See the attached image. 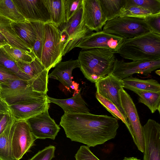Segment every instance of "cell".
Listing matches in <instances>:
<instances>
[{
	"instance_id": "cell-26",
	"label": "cell",
	"mask_w": 160,
	"mask_h": 160,
	"mask_svg": "<svg viewBox=\"0 0 160 160\" xmlns=\"http://www.w3.org/2000/svg\"><path fill=\"white\" fill-rule=\"evenodd\" d=\"M14 122L0 134V160H15L11 147L12 125Z\"/></svg>"
},
{
	"instance_id": "cell-42",
	"label": "cell",
	"mask_w": 160,
	"mask_h": 160,
	"mask_svg": "<svg viewBox=\"0 0 160 160\" xmlns=\"http://www.w3.org/2000/svg\"><path fill=\"white\" fill-rule=\"evenodd\" d=\"M9 112L8 105L0 97V114H4Z\"/></svg>"
},
{
	"instance_id": "cell-15",
	"label": "cell",
	"mask_w": 160,
	"mask_h": 160,
	"mask_svg": "<svg viewBox=\"0 0 160 160\" xmlns=\"http://www.w3.org/2000/svg\"><path fill=\"white\" fill-rule=\"evenodd\" d=\"M95 83L96 93L110 101L126 116L121 103L119 93L120 90L123 88L122 80L110 73Z\"/></svg>"
},
{
	"instance_id": "cell-17",
	"label": "cell",
	"mask_w": 160,
	"mask_h": 160,
	"mask_svg": "<svg viewBox=\"0 0 160 160\" xmlns=\"http://www.w3.org/2000/svg\"><path fill=\"white\" fill-rule=\"evenodd\" d=\"M48 97L38 101L19 102L8 105L10 111L15 120H26L49 108L50 102Z\"/></svg>"
},
{
	"instance_id": "cell-10",
	"label": "cell",
	"mask_w": 160,
	"mask_h": 160,
	"mask_svg": "<svg viewBox=\"0 0 160 160\" xmlns=\"http://www.w3.org/2000/svg\"><path fill=\"white\" fill-rule=\"evenodd\" d=\"M124 38L103 31L92 33L85 37L76 47L85 50L95 48L108 50L117 53L121 48Z\"/></svg>"
},
{
	"instance_id": "cell-12",
	"label": "cell",
	"mask_w": 160,
	"mask_h": 160,
	"mask_svg": "<svg viewBox=\"0 0 160 160\" xmlns=\"http://www.w3.org/2000/svg\"><path fill=\"white\" fill-rule=\"evenodd\" d=\"M48 109L25 120L36 139L50 138L54 140L60 131L59 125L50 117Z\"/></svg>"
},
{
	"instance_id": "cell-40",
	"label": "cell",
	"mask_w": 160,
	"mask_h": 160,
	"mask_svg": "<svg viewBox=\"0 0 160 160\" xmlns=\"http://www.w3.org/2000/svg\"><path fill=\"white\" fill-rule=\"evenodd\" d=\"M16 79H22L14 73L0 65V84L6 83Z\"/></svg>"
},
{
	"instance_id": "cell-39",
	"label": "cell",
	"mask_w": 160,
	"mask_h": 160,
	"mask_svg": "<svg viewBox=\"0 0 160 160\" xmlns=\"http://www.w3.org/2000/svg\"><path fill=\"white\" fill-rule=\"evenodd\" d=\"M152 32L160 34V13L152 14L144 19Z\"/></svg>"
},
{
	"instance_id": "cell-35",
	"label": "cell",
	"mask_w": 160,
	"mask_h": 160,
	"mask_svg": "<svg viewBox=\"0 0 160 160\" xmlns=\"http://www.w3.org/2000/svg\"><path fill=\"white\" fill-rule=\"evenodd\" d=\"M66 22H68L82 6V0H64Z\"/></svg>"
},
{
	"instance_id": "cell-30",
	"label": "cell",
	"mask_w": 160,
	"mask_h": 160,
	"mask_svg": "<svg viewBox=\"0 0 160 160\" xmlns=\"http://www.w3.org/2000/svg\"><path fill=\"white\" fill-rule=\"evenodd\" d=\"M36 33V39L32 48L36 58L40 62L45 41L44 23L39 22H30Z\"/></svg>"
},
{
	"instance_id": "cell-45",
	"label": "cell",
	"mask_w": 160,
	"mask_h": 160,
	"mask_svg": "<svg viewBox=\"0 0 160 160\" xmlns=\"http://www.w3.org/2000/svg\"><path fill=\"white\" fill-rule=\"evenodd\" d=\"M160 70H156V71H155V72H156V73L159 76L160 75Z\"/></svg>"
},
{
	"instance_id": "cell-23",
	"label": "cell",
	"mask_w": 160,
	"mask_h": 160,
	"mask_svg": "<svg viewBox=\"0 0 160 160\" xmlns=\"http://www.w3.org/2000/svg\"><path fill=\"white\" fill-rule=\"evenodd\" d=\"M11 27L18 37L29 48L32 49L36 39V33L30 22L11 21Z\"/></svg>"
},
{
	"instance_id": "cell-43",
	"label": "cell",
	"mask_w": 160,
	"mask_h": 160,
	"mask_svg": "<svg viewBox=\"0 0 160 160\" xmlns=\"http://www.w3.org/2000/svg\"><path fill=\"white\" fill-rule=\"evenodd\" d=\"M7 44H9L7 40L3 34L0 32V48Z\"/></svg>"
},
{
	"instance_id": "cell-2",
	"label": "cell",
	"mask_w": 160,
	"mask_h": 160,
	"mask_svg": "<svg viewBox=\"0 0 160 160\" xmlns=\"http://www.w3.org/2000/svg\"><path fill=\"white\" fill-rule=\"evenodd\" d=\"M123 58L135 61L160 60V34L151 31L124 39L117 53Z\"/></svg>"
},
{
	"instance_id": "cell-13",
	"label": "cell",
	"mask_w": 160,
	"mask_h": 160,
	"mask_svg": "<svg viewBox=\"0 0 160 160\" xmlns=\"http://www.w3.org/2000/svg\"><path fill=\"white\" fill-rule=\"evenodd\" d=\"M21 70L31 79L28 82L33 91L47 94L48 91V71L36 58L30 63L16 62Z\"/></svg>"
},
{
	"instance_id": "cell-24",
	"label": "cell",
	"mask_w": 160,
	"mask_h": 160,
	"mask_svg": "<svg viewBox=\"0 0 160 160\" xmlns=\"http://www.w3.org/2000/svg\"><path fill=\"white\" fill-rule=\"evenodd\" d=\"M49 12L51 23L57 28L66 22L64 0H44Z\"/></svg>"
},
{
	"instance_id": "cell-28",
	"label": "cell",
	"mask_w": 160,
	"mask_h": 160,
	"mask_svg": "<svg viewBox=\"0 0 160 160\" xmlns=\"http://www.w3.org/2000/svg\"><path fill=\"white\" fill-rule=\"evenodd\" d=\"M0 48L9 58L16 62L30 63L36 58L33 54L13 47L9 44L4 45Z\"/></svg>"
},
{
	"instance_id": "cell-33",
	"label": "cell",
	"mask_w": 160,
	"mask_h": 160,
	"mask_svg": "<svg viewBox=\"0 0 160 160\" xmlns=\"http://www.w3.org/2000/svg\"><path fill=\"white\" fill-rule=\"evenodd\" d=\"M130 6L141 7L153 14L160 13V0H125L124 8Z\"/></svg>"
},
{
	"instance_id": "cell-14",
	"label": "cell",
	"mask_w": 160,
	"mask_h": 160,
	"mask_svg": "<svg viewBox=\"0 0 160 160\" xmlns=\"http://www.w3.org/2000/svg\"><path fill=\"white\" fill-rule=\"evenodd\" d=\"M18 10L30 22L51 23L50 15L44 0H12Z\"/></svg>"
},
{
	"instance_id": "cell-16",
	"label": "cell",
	"mask_w": 160,
	"mask_h": 160,
	"mask_svg": "<svg viewBox=\"0 0 160 160\" xmlns=\"http://www.w3.org/2000/svg\"><path fill=\"white\" fill-rule=\"evenodd\" d=\"M82 19L91 31H102L107 21L102 9L99 0H82Z\"/></svg>"
},
{
	"instance_id": "cell-46",
	"label": "cell",
	"mask_w": 160,
	"mask_h": 160,
	"mask_svg": "<svg viewBox=\"0 0 160 160\" xmlns=\"http://www.w3.org/2000/svg\"><path fill=\"white\" fill-rule=\"evenodd\" d=\"M4 114H0V121L2 119Z\"/></svg>"
},
{
	"instance_id": "cell-8",
	"label": "cell",
	"mask_w": 160,
	"mask_h": 160,
	"mask_svg": "<svg viewBox=\"0 0 160 160\" xmlns=\"http://www.w3.org/2000/svg\"><path fill=\"white\" fill-rule=\"evenodd\" d=\"M36 138L25 120H15L12 125L11 147L15 160H19L33 145Z\"/></svg>"
},
{
	"instance_id": "cell-32",
	"label": "cell",
	"mask_w": 160,
	"mask_h": 160,
	"mask_svg": "<svg viewBox=\"0 0 160 160\" xmlns=\"http://www.w3.org/2000/svg\"><path fill=\"white\" fill-rule=\"evenodd\" d=\"M96 97L101 104L118 120H120L125 125L131 133L130 128L127 118L112 102L96 92Z\"/></svg>"
},
{
	"instance_id": "cell-3",
	"label": "cell",
	"mask_w": 160,
	"mask_h": 160,
	"mask_svg": "<svg viewBox=\"0 0 160 160\" xmlns=\"http://www.w3.org/2000/svg\"><path fill=\"white\" fill-rule=\"evenodd\" d=\"M115 59L113 52L101 48L81 51L78 59L85 77L93 83L111 72Z\"/></svg>"
},
{
	"instance_id": "cell-37",
	"label": "cell",
	"mask_w": 160,
	"mask_h": 160,
	"mask_svg": "<svg viewBox=\"0 0 160 160\" xmlns=\"http://www.w3.org/2000/svg\"><path fill=\"white\" fill-rule=\"evenodd\" d=\"M55 147L49 145L38 151L28 160H51L55 157Z\"/></svg>"
},
{
	"instance_id": "cell-44",
	"label": "cell",
	"mask_w": 160,
	"mask_h": 160,
	"mask_svg": "<svg viewBox=\"0 0 160 160\" xmlns=\"http://www.w3.org/2000/svg\"><path fill=\"white\" fill-rule=\"evenodd\" d=\"M122 160H141L137 158L134 157H125Z\"/></svg>"
},
{
	"instance_id": "cell-41",
	"label": "cell",
	"mask_w": 160,
	"mask_h": 160,
	"mask_svg": "<svg viewBox=\"0 0 160 160\" xmlns=\"http://www.w3.org/2000/svg\"><path fill=\"white\" fill-rule=\"evenodd\" d=\"M15 120L10 111L4 114L0 121V134Z\"/></svg>"
},
{
	"instance_id": "cell-31",
	"label": "cell",
	"mask_w": 160,
	"mask_h": 160,
	"mask_svg": "<svg viewBox=\"0 0 160 160\" xmlns=\"http://www.w3.org/2000/svg\"><path fill=\"white\" fill-rule=\"evenodd\" d=\"M0 65L12 72L20 79L29 81L30 78L23 72L16 62L9 58L0 48Z\"/></svg>"
},
{
	"instance_id": "cell-47",
	"label": "cell",
	"mask_w": 160,
	"mask_h": 160,
	"mask_svg": "<svg viewBox=\"0 0 160 160\" xmlns=\"http://www.w3.org/2000/svg\"><path fill=\"white\" fill-rule=\"evenodd\" d=\"M1 90V88L0 84V92Z\"/></svg>"
},
{
	"instance_id": "cell-36",
	"label": "cell",
	"mask_w": 160,
	"mask_h": 160,
	"mask_svg": "<svg viewBox=\"0 0 160 160\" xmlns=\"http://www.w3.org/2000/svg\"><path fill=\"white\" fill-rule=\"evenodd\" d=\"M0 84L1 91H13L31 86L28 81L22 79L12 80L7 83Z\"/></svg>"
},
{
	"instance_id": "cell-22",
	"label": "cell",
	"mask_w": 160,
	"mask_h": 160,
	"mask_svg": "<svg viewBox=\"0 0 160 160\" xmlns=\"http://www.w3.org/2000/svg\"><path fill=\"white\" fill-rule=\"evenodd\" d=\"M11 21L0 16V32L7 40L11 46L33 53L32 49L29 48L16 34L11 26Z\"/></svg>"
},
{
	"instance_id": "cell-4",
	"label": "cell",
	"mask_w": 160,
	"mask_h": 160,
	"mask_svg": "<svg viewBox=\"0 0 160 160\" xmlns=\"http://www.w3.org/2000/svg\"><path fill=\"white\" fill-rule=\"evenodd\" d=\"M44 29L45 38L41 62L49 71L62 60L64 42L58 28L52 23H44Z\"/></svg>"
},
{
	"instance_id": "cell-9",
	"label": "cell",
	"mask_w": 160,
	"mask_h": 160,
	"mask_svg": "<svg viewBox=\"0 0 160 160\" xmlns=\"http://www.w3.org/2000/svg\"><path fill=\"white\" fill-rule=\"evenodd\" d=\"M160 68V60L153 61H135L125 62L115 59L111 73L120 80L138 73L147 76Z\"/></svg>"
},
{
	"instance_id": "cell-25",
	"label": "cell",
	"mask_w": 160,
	"mask_h": 160,
	"mask_svg": "<svg viewBox=\"0 0 160 160\" xmlns=\"http://www.w3.org/2000/svg\"><path fill=\"white\" fill-rule=\"evenodd\" d=\"M99 1L107 21L119 17L125 3V0H99Z\"/></svg>"
},
{
	"instance_id": "cell-11",
	"label": "cell",
	"mask_w": 160,
	"mask_h": 160,
	"mask_svg": "<svg viewBox=\"0 0 160 160\" xmlns=\"http://www.w3.org/2000/svg\"><path fill=\"white\" fill-rule=\"evenodd\" d=\"M144 141L143 160H160V124L149 119L142 127Z\"/></svg>"
},
{
	"instance_id": "cell-20",
	"label": "cell",
	"mask_w": 160,
	"mask_h": 160,
	"mask_svg": "<svg viewBox=\"0 0 160 160\" xmlns=\"http://www.w3.org/2000/svg\"><path fill=\"white\" fill-rule=\"evenodd\" d=\"M50 102L60 107L65 113H89V110L79 92L72 97L65 99H56L48 97Z\"/></svg>"
},
{
	"instance_id": "cell-29",
	"label": "cell",
	"mask_w": 160,
	"mask_h": 160,
	"mask_svg": "<svg viewBox=\"0 0 160 160\" xmlns=\"http://www.w3.org/2000/svg\"><path fill=\"white\" fill-rule=\"evenodd\" d=\"M139 96L138 102L146 105L152 113L158 110L160 113V91H142L135 93Z\"/></svg>"
},
{
	"instance_id": "cell-34",
	"label": "cell",
	"mask_w": 160,
	"mask_h": 160,
	"mask_svg": "<svg viewBox=\"0 0 160 160\" xmlns=\"http://www.w3.org/2000/svg\"><path fill=\"white\" fill-rule=\"evenodd\" d=\"M152 14L149 11L141 7L130 6L123 9L119 17H131L144 20Z\"/></svg>"
},
{
	"instance_id": "cell-27",
	"label": "cell",
	"mask_w": 160,
	"mask_h": 160,
	"mask_svg": "<svg viewBox=\"0 0 160 160\" xmlns=\"http://www.w3.org/2000/svg\"><path fill=\"white\" fill-rule=\"evenodd\" d=\"M0 16L12 22L27 21L19 12L12 0H0Z\"/></svg>"
},
{
	"instance_id": "cell-7",
	"label": "cell",
	"mask_w": 160,
	"mask_h": 160,
	"mask_svg": "<svg viewBox=\"0 0 160 160\" xmlns=\"http://www.w3.org/2000/svg\"><path fill=\"white\" fill-rule=\"evenodd\" d=\"M121 103L130 128L131 135L138 150L143 153L144 141L142 127L135 104L123 88L119 91Z\"/></svg>"
},
{
	"instance_id": "cell-6",
	"label": "cell",
	"mask_w": 160,
	"mask_h": 160,
	"mask_svg": "<svg viewBox=\"0 0 160 160\" xmlns=\"http://www.w3.org/2000/svg\"><path fill=\"white\" fill-rule=\"evenodd\" d=\"M82 7L68 22L58 28L65 39L63 56L77 46L86 36L93 32L85 25L82 19Z\"/></svg>"
},
{
	"instance_id": "cell-21",
	"label": "cell",
	"mask_w": 160,
	"mask_h": 160,
	"mask_svg": "<svg viewBox=\"0 0 160 160\" xmlns=\"http://www.w3.org/2000/svg\"><path fill=\"white\" fill-rule=\"evenodd\" d=\"M123 88L136 93L142 91L158 92L160 91V84L154 79L142 80L132 76L122 80Z\"/></svg>"
},
{
	"instance_id": "cell-5",
	"label": "cell",
	"mask_w": 160,
	"mask_h": 160,
	"mask_svg": "<svg viewBox=\"0 0 160 160\" xmlns=\"http://www.w3.org/2000/svg\"><path fill=\"white\" fill-rule=\"evenodd\" d=\"M102 31L124 39L132 38L152 32L144 19L131 17H118L108 21Z\"/></svg>"
},
{
	"instance_id": "cell-19",
	"label": "cell",
	"mask_w": 160,
	"mask_h": 160,
	"mask_svg": "<svg viewBox=\"0 0 160 160\" xmlns=\"http://www.w3.org/2000/svg\"><path fill=\"white\" fill-rule=\"evenodd\" d=\"M54 70L48 75V78L57 79L66 88L69 89L73 85L72 72L75 68L80 67L78 59L60 62L55 67Z\"/></svg>"
},
{
	"instance_id": "cell-38",
	"label": "cell",
	"mask_w": 160,
	"mask_h": 160,
	"mask_svg": "<svg viewBox=\"0 0 160 160\" xmlns=\"http://www.w3.org/2000/svg\"><path fill=\"white\" fill-rule=\"evenodd\" d=\"M75 157L76 160H100L91 151L89 147L85 145L80 147Z\"/></svg>"
},
{
	"instance_id": "cell-1",
	"label": "cell",
	"mask_w": 160,
	"mask_h": 160,
	"mask_svg": "<svg viewBox=\"0 0 160 160\" xmlns=\"http://www.w3.org/2000/svg\"><path fill=\"white\" fill-rule=\"evenodd\" d=\"M60 125L72 141L82 143L89 148L115 138L119 127L118 120L113 117L90 112L64 113Z\"/></svg>"
},
{
	"instance_id": "cell-18",
	"label": "cell",
	"mask_w": 160,
	"mask_h": 160,
	"mask_svg": "<svg viewBox=\"0 0 160 160\" xmlns=\"http://www.w3.org/2000/svg\"><path fill=\"white\" fill-rule=\"evenodd\" d=\"M0 97L8 105L17 103L37 102L48 97L47 94L33 90L31 86L11 91H1Z\"/></svg>"
}]
</instances>
